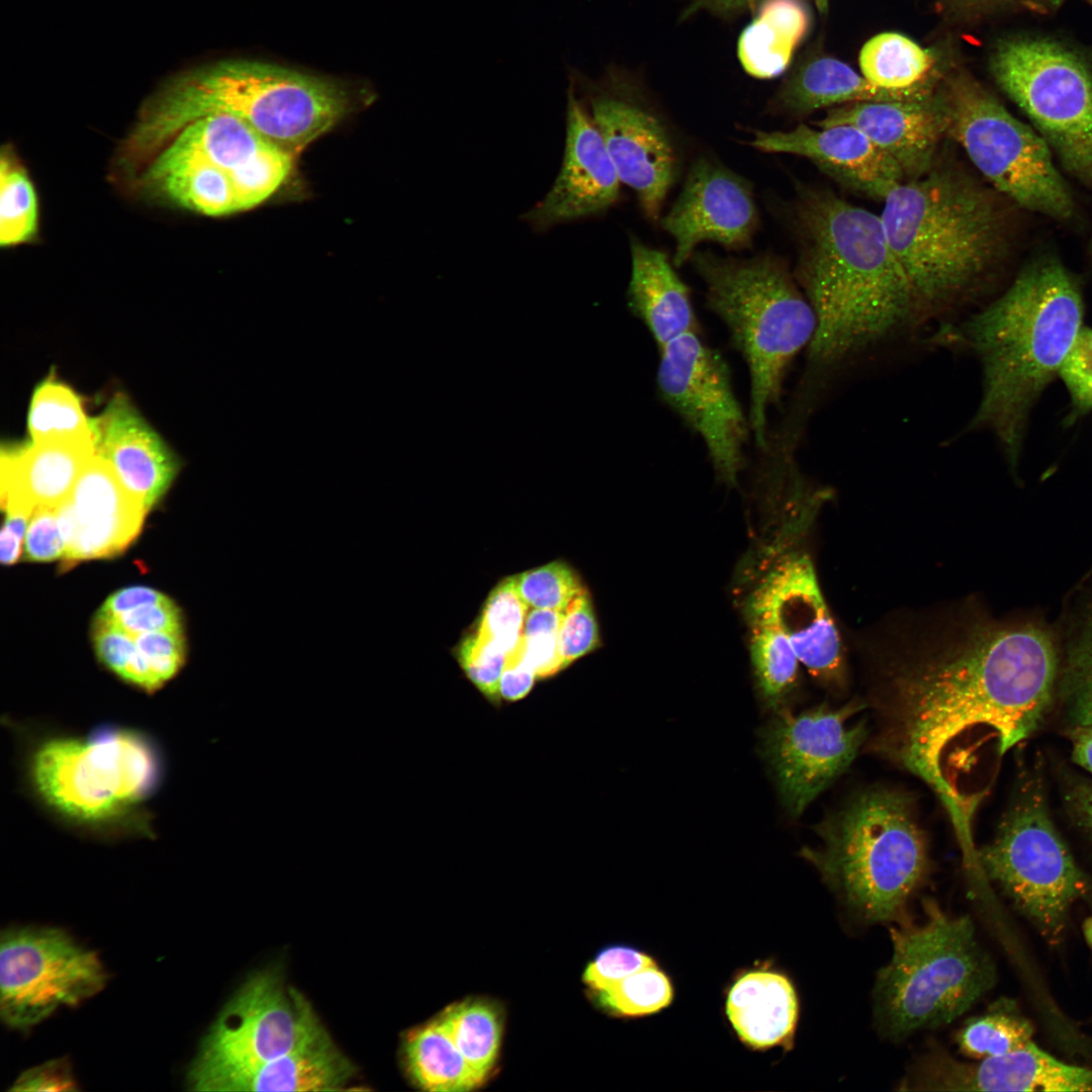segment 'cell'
Returning a JSON list of instances; mask_svg holds the SVG:
<instances>
[{
    "instance_id": "1",
    "label": "cell",
    "mask_w": 1092,
    "mask_h": 1092,
    "mask_svg": "<svg viewBox=\"0 0 1092 1092\" xmlns=\"http://www.w3.org/2000/svg\"><path fill=\"white\" fill-rule=\"evenodd\" d=\"M1058 670L1054 640L1040 626L980 629L896 678L877 749L921 778L959 817L976 734L994 733L1000 755L1025 740L1050 708Z\"/></svg>"
},
{
    "instance_id": "2",
    "label": "cell",
    "mask_w": 1092,
    "mask_h": 1092,
    "mask_svg": "<svg viewBox=\"0 0 1092 1092\" xmlns=\"http://www.w3.org/2000/svg\"><path fill=\"white\" fill-rule=\"evenodd\" d=\"M797 226L795 278L813 309L815 331L794 399L813 407L828 377L915 338L928 321L880 215L830 192L807 190Z\"/></svg>"
},
{
    "instance_id": "3",
    "label": "cell",
    "mask_w": 1092,
    "mask_h": 1092,
    "mask_svg": "<svg viewBox=\"0 0 1092 1092\" xmlns=\"http://www.w3.org/2000/svg\"><path fill=\"white\" fill-rule=\"evenodd\" d=\"M1076 277L1052 255L1030 261L997 299L938 340L969 348L979 359L983 391L970 429H986L1016 466L1028 415L1083 328Z\"/></svg>"
},
{
    "instance_id": "4",
    "label": "cell",
    "mask_w": 1092,
    "mask_h": 1092,
    "mask_svg": "<svg viewBox=\"0 0 1092 1092\" xmlns=\"http://www.w3.org/2000/svg\"><path fill=\"white\" fill-rule=\"evenodd\" d=\"M11 728L24 789L57 823L103 841L154 837L147 804L165 767L152 736L122 726L82 735L32 724Z\"/></svg>"
},
{
    "instance_id": "5",
    "label": "cell",
    "mask_w": 1092,
    "mask_h": 1092,
    "mask_svg": "<svg viewBox=\"0 0 1092 1092\" xmlns=\"http://www.w3.org/2000/svg\"><path fill=\"white\" fill-rule=\"evenodd\" d=\"M880 215L929 322L970 303L1003 251V214L989 191L952 170L892 188Z\"/></svg>"
},
{
    "instance_id": "6",
    "label": "cell",
    "mask_w": 1092,
    "mask_h": 1092,
    "mask_svg": "<svg viewBox=\"0 0 1092 1092\" xmlns=\"http://www.w3.org/2000/svg\"><path fill=\"white\" fill-rule=\"evenodd\" d=\"M693 265L710 309L726 327L749 373V424L757 448L768 435L767 415L779 402L793 360L815 331L813 309L782 259L695 252Z\"/></svg>"
},
{
    "instance_id": "7",
    "label": "cell",
    "mask_w": 1092,
    "mask_h": 1092,
    "mask_svg": "<svg viewBox=\"0 0 1092 1092\" xmlns=\"http://www.w3.org/2000/svg\"><path fill=\"white\" fill-rule=\"evenodd\" d=\"M802 856L860 920L896 921L929 872L927 841L904 793L872 789L817 825Z\"/></svg>"
},
{
    "instance_id": "8",
    "label": "cell",
    "mask_w": 1092,
    "mask_h": 1092,
    "mask_svg": "<svg viewBox=\"0 0 1092 1092\" xmlns=\"http://www.w3.org/2000/svg\"><path fill=\"white\" fill-rule=\"evenodd\" d=\"M925 919L890 927V962L877 976L874 1015L890 1038L947 1024L996 982V968L968 915L951 916L927 899Z\"/></svg>"
},
{
    "instance_id": "9",
    "label": "cell",
    "mask_w": 1092,
    "mask_h": 1092,
    "mask_svg": "<svg viewBox=\"0 0 1092 1092\" xmlns=\"http://www.w3.org/2000/svg\"><path fill=\"white\" fill-rule=\"evenodd\" d=\"M350 107L348 91L324 77L260 61L225 60L178 77L142 115L231 114L295 158Z\"/></svg>"
},
{
    "instance_id": "10",
    "label": "cell",
    "mask_w": 1092,
    "mask_h": 1092,
    "mask_svg": "<svg viewBox=\"0 0 1092 1092\" xmlns=\"http://www.w3.org/2000/svg\"><path fill=\"white\" fill-rule=\"evenodd\" d=\"M938 93L946 134L994 187L1027 210L1057 220L1073 216L1072 193L1036 130L969 76L950 78Z\"/></svg>"
},
{
    "instance_id": "11",
    "label": "cell",
    "mask_w": 1092,
    "mask_h": 1092,
    "mask_svg": "<svg viewBox=\"0 0 1092 1092\" xmlns=\"http://www.w3.org/2000/svg\"><path fill=\"white\" fill-rule=\"evenodd\" d=\"M987 878L1052 945L1059 944L1073 904L1090 884L1053 823L1035 786L1007 811L977 857Z\"/></svg>"
},
{
    "instance_id": "12",
    "label": "cell",
    "mask_w": 1092,
    "mask_h": 1092,
    "mask_svg": "<svg viewBox=\"0 0 1092 1092\" xmlns=\"http://www.w3.org/2000/svg\"><path fill=\"white\" fill-rule=\"evenodd\" d=\"M999 87L1027 115L1062 167L1092 188V71L1045 39L1000 42L991 58Z\"/></svg>"
},
{
    "instance_id": "13",
    "label": "cell",
    "mask_w": 1092,
    "mask_h": 1092,
    "mask_svg": "<svg viewBox=\"0 0 1092 1092\" xmlns=\"http://www.w3.org/2000/svg\"><path fill=\"white\" fill-rule=\"evenodd\" d=\"M327 1030L308 1000L275 970L251 976L205 1034L187 1072L190 1090L296 1052Z\"/></svg>"
},
{
    "instance_id": "14",
    "label": "cell",
    "mask_w": 1092,
    "mask_h": 1092,
    "mask_svg": "<svg viewBox=\"0 0 1092 1092\" xmlns=\"http://www.w3.org/2000/svg\"><path fill=\"white\" fill-rule=\"evenodd\" d=\"M0 938V1016L10 1028L27 1030L106 985L98 954L63 929L13 927Z\"/></svg>"
},
{
    "instance_id": "15",
    "label": "cell",
    "mask_w": 1092,
    "mask_h": 1092,
    "mask_svg": "<svg viewBox=\"0 0 1092 1092\" xmlns=\"http://www.w3.org/2000/svg\"><path fill=\"white\" fill-rule=\"evenodd\" d=\"M656 385L662 401L703 440L720 480L735 485L751 430L723 356L698 331L687 333L659 349Z\"/></svg>"
},
{
    "instance_id": "16",
    "label": "cell",
    "mask_w": 1092,
    "mask_h": 1092,
    "mask_svg": "<svg viewBox=\"0 0 1092 1092\" xmlns=\"http://www.w3.org/2000/svg\"><path fill=\"white\" fill-rule=\"evenodd\" d=\"M863 706H820L794 715L779 712L765 728V755L777 777L789 813L797 817L855 758L867 738L866 720L855 716Z\"/></svg>"
},
{
    "instance_id": "17",
    "label": "cell",
    "mask_w": 1092,
    "mask_h": 1092,
    "mask_svg": "<svg viewBox=\"0 0 1092 1092\" xmlns=\"http://www.w3.org/2000/svg\"><path fill=\"white\" fill-rule=\"evenodd\" d=\"M569 77L570 84L584 92L581 100L604 139L621 182L635 191L646 216L657 220L678 168V154L667 125L621 84L595 86L574 70Z\"/></svg>"
},
{
    "instance_id": "18",
    "label": "cell",
    "mask_w": 1092,
    "mask_h": 1092,
    "mask_svg": "<svg viewBox=\"0 0 1092 1092\" xmlns=\"http://www.w3.org/2000/svg\"><path fill=\"white\" fill-rule=\"evenodd\" d=\"M129 140L136 144L172 141L208 161L233 182L240 211L271 196L294 161L249 124L226 113L172 119L141 117Z\"/></svg>"
},
{
    "instance_id": "19",
    "label": "cell",
    "mask_w": 1092,
    "mask_h": 1092,
    "mask_svg": "<svg viewBox=\"0 0 1092 1092\" xmlns=\"http://www.w3.org/2000/svg\"><path fill=\"white\" fill-rule=\"evenodd\" d=\"M661 226L674 239L675 267L690 260L702 242H715L729 250L745 249L759 226L752 187L720 163L700 158L691 166Z\"/></svg>"
},
{
    "instance_id": "20",
    "label": "cell",
    "mask_w": 1092,
    "mask_h": 1092,
    "mask_svg": "<svg viewBox=\"0 0 1092 1092\" xmlns=\"http://www.w3.org/2000/svg\"><path fill=\"white\" fill-rule=\"evenodd\" d=\"M620 177L586 105L569 84L562 165L551 189L524 215L537 232L597 215L619 197Z\"/></svg>"
},
{
    "instance_id": "21",
    "label": "cell",
    "mask_w": 1092,
    "mask_h": 1092,
    "mask_svg": "<svg viewBox=\"0 0 1092 1092\" xmlns=\"http://www.w3.org/2000/svg\"><path fill=\"white\" fill-rule=\"evenodd\" d=\"M900 1090L924 1091H1092V1068L1064 1063L1032 1040L1000 1057L964 1063L942 1052L921 1058Z\"/></svg>"
},
{
    "instance_id": "22",
    "label": "cell",
    "mask_w": 1092,
    "mask_h": 1092,
    "mask_svg": "<svg viewBox=\"0 0 1092 1092\" xmlns=\"http://www.w3.org/2000/svg\"><path fill=\"white\" fill-rule=\"evenodd\" d=\"M754 589L767 603L799 662L815 677L839 682L843 673L840 637L808 555L781 556Z\"/></svg>"
},
{
    "instance_id": "23",
    "label": "cell",
    "mask_w": 1092,
    "mask_h": 1092,
    "mask_svg": "<svg viewBox=\"0 0 1092 1092\" xmlns=\"http://www.w3.org/2000/svg\"><path fill=\"white\" fill-rule=\"evenodd\" d=\"M147 512L111 466L95 454L69 497L57 507L66 542L61 568L121 553L139 535Z\"/></svg>"
},
{
    "instance_id": "24",
    "label": "cell",
    "mask_w": 1092,
    "mask_h": 1092,
    "mask_svg": "<svg viewBox=\"0 0 1092 1092\" xmlns=\"http://www.w3.org/2000/svg\"><path fill=\"white\" fill-rule=\"evenodd\" d=\"M847 124L892 159L905 180L930 170L946 120L939 97L917 100L862 101L831 108L816 126Z\"/></svg>"
},
{
    "instance_id": "25",
    "label": "cell",
    "mask_w": 1092,
    "mask_h": 1092,
    "mask_svg": "<svg viewBox=\"0 0 1092 1092\" xmlns=\"http://www.w3.org/2000/svg\"><path fill=\"white\" fill-rule=\"evenodd\" d=\"M95 452L125 489L148 511L179 471L176 454L123 394H116L91 421Z\"/></svg>"
},
{
    "instance_id": "26",
    "label": "cell",
    "mask_w": 1092,
    "mask_h": 1092,
    "mask_svg": "<svg viewBox=\"0 0 1092 1092\" xmlns=\"http://www.w3.org/2000/svg\"><path fill=\"white\" fill-rule=\"evenodd\" d=\"M751 146L765 153L807 158L831 176L880 199L905 181L892 159L847 124L816 128L799 124L787 131L756 130Z\"/></svg>"
},
{
    "instance_id": "27",
    "label": "cell",
    "mask_w": 1092,
    "mask_h": 1092,
    "mask_svg": "<svg viewBox=\"0 0 1092 1092\" xmlns=\"http://www.w3.org/2000/svg\"><path fill=\"white\" fill-rule=\"evenodd\" d=\"M95 454L93 435L3 448L2 509L59 507Z\"/></svg>"
},
{
    "instance_id": "28",
    "label": "cell",
    "mask_w": 1092,
    "mask_h": 1092,
    "mask_svg": "<svg viewBox=\"0 0 1092 1092\" xmlns=\"http://www.w3.org/2000/svg\"><path fill=\"white\" fill-rule=\"evenodd\" d=\"M725 1011L746 1046L754 1051L793 1048L799 1000L785 974L768 968L742 973L729 988Z\"/></svg>"
},
{
    "instance_id": "29",
    "label": "cell",
    "mask_w": 1092,
    "mask_h": 1092,
    "mask_svg": "<svg viewBox=\"0 0 1092 1092\" xmlns=\"http://www.w3.org/2000/svg\"><path fill=\"white\" fill-rule=\"evenodd\" d=\"M630 248L628 304L645 325L658 350L687 333L697 332L690 289L667 256L634 237Z\"/></svg>"
},
{
    "instance_id": "30",
    "label": "cell",
    "mask_w": 1092,
    "mask_h": 1092,
    "mask_svg": "<svg viewBox=\"0 0 1092 1092\" xmlns=\"http://www.w3.org/2000/svg\"><path fill=\"white\" fill-rule=\"evenodd\" d=\"M355 1076V1066L326 1032L296 1052L225 1074L208 1091H340Z\"/></svg>"
},
{
    "instance_id": "31",
    "label": "cell",
    "mask_w": 1092,
    "mask_h": 1092,
    "mask_svg": "<svg viewBox=\"0 0 1092 1092\" xmlns=\"http://www.w3.org/2000/svg\"><path fill=\"white\" fill-rule=\"evenodd\" d=\"M934 85L906 91L880 88L845 63L819 58L800 68L783 85L775 105L788 113L803 115L827 106L862 101L917 100L933 95Z\"/></svg>"
},
{
    "instance_id": "32",
    "label": "cell",
    "mask_w": 1092,
    "mask_h": 1092,
    "mask_svg": "<svg viewBox=\"0 0 1092 1092\" xmlns=\"http://www.w3.org/2000/svg\"><path fill=\"white\" fill-rule=\"evenodd\" d=\"M809 16L800 0H764L738 40V58L749 75L769 79L789 66L807 32Z\"/></svg>"
},
{
    "instance_id": "33",
    "label": "cell",
    "mask_w": 1092,
    "mask_h": 1092,
    "mask_svg": "<svg viewBox=\"0 0 1092 1092\" xmlns=\"http://www.w3.org/2000/svg\"><path fill=\"white\" fill-rule=\"evenodd\" d=\"M403 1046L406 1070L424 1090L465 1092L485 1080L461 1054L438 1016L412 1029Z\"/></svg>"
},
{
    "instance_id": "34",
    "label": "cell",
    "mask_w": 1092,
    "mask_h": 1092,
    "mask_svg": "<svg viewBox=\"0 0 1092 1092\" xmlns=\"http://www.w3.org/2000/svg\"><path fill=\"white\" fill-rule=\"evenodd\" d=\"M749 649L760 695L779 708L796 681L799 659L764 599L753 589L745 604Z\"/></svg>"
},
{
    "instance_id": "35",
    "label": "cell",
    "mask_w": 1092,
    "mask_h": 1092,
    "mask_svg": "<svg viewBox=\"0 0 1092 1092\" xmlns=\"http://www.w3.org/2000/svg\"><path fill=\"white\" fill-rule=\"evenodd\" d=\"M934 64L931 51L896 32L875 35L859 53L862 76L872 84L892 91L934 85L931 78Z\"/></svg>"
},
{
    "instance_id": "36",
    "label": "cell",
    "mask_w": 1092,
    "mask_h": 1092,
    "mask_svg": "<svg viewBox=\"0 0 1092 1092\" xmlns=\"http://www.w3.org/2000/svg\"><path fill=\"white\" fill-rule=\"evenodd\" d=\"M1034 1027L1015 1004L1004 999L968 1020L956 1034L960 1052L971 1059L1000 1057L1025 1046Z\"/></svg>"
},
{
    "instance_id": "37",
    "label": "cell",
    "mask_w": 1092,
    "mask_h": 1092,
    "mask_svg": "<svg viewBox=\"0 0 1092 1092\" xmlns=\"http://www.w3.org/2000/svg\"><path fill=\"white\" fill-rule=\"evenodd\" d=\"M438 1018L467 1062L486 1078L500 1044L495 1010L484 1002L464 1001L450 1005Z\"/></svg>"
},
{
    "instance_id": "38",
    "label": "cell",
    "mask_w": 1092,
    "mask_h": 1092,
    "mask_svg": "<svg viewBox=\"0 0 1092 1092\" xmlns=\"http://www.w3.org/2000/svg\"><path fill=\"white\" fill-rule=\"evenodd\" d=\"M27 428L30 442L34 443L93 435L79 395L53 377L34 389Z\"/></svg>"
},
{
    "instance_id": "39",
    "label": "cell",
    "mask_w": 1092,
    "mask_h": 1092,
    "mask_svg": "<svg viewBox=\"0 0 1092 1092\" xmlns=\"http://www.w3.org/2000/svg\"><path fill=\"white\" fill-rule=\"evenodd\" d=\"M38 205L33 185L7 149L0 162V244L29 242L37 232Z\"/></svg>"
},
{
    "instance_id": "40",
    "label": "cell",
    "mask_w": 1092,
    "mask_h": 1092,
    "mask_svg": "<svg viewBox=\"0 0 1092 1092\" xmlns=\"http://www.w3.org/2000/svg\"><path fill=\"white\" fill-rule=\"evenodd\" d=\"M593 994L599 1005L613 1015L641 1017L669 1006L674 993L670 978L655 964Z\"/></svg>"
},
{
    "instance_id": "41",
    "label": "cell",
    "mask_w": 1092,
    "mask_h": 1092,
    "mask_svg": "<svg viewBox=\"0 0 1092 1092\" xmlns=\"http://www.w3.org/2000/svg\"><path fill=\"white\" fill-rule=\"evenodd\" d=\"M1083 607L1074 622L1062 678L1069 716L1077 728L1092 725V596Z\"/></svg>"
},
{
    "instance_id": "42",
    "label": "cell",
    "mask_w": 1092,
    "mask_h": 1092,
    "mask_svg": "<svg viewBox=\"0 0 1092 1092\" xmlns=\"http://www.w3.org/2000/svg\"><path fill=\"white\" fill-rule=\"evenodd\" d=\"M516 587L528 607L564 612L584 587L571 567L555 561L514 576Z\"/></svg>"
},
{
    "instance_id": "43",
    "label": "cell",
    "mask_w": 1092,
    "mask_h": 1092,
    "mask_svg": "<svg viewBox=\"0 0 1092 1092\" xmlns=\"http://www.w3.org/2000/svg\"><path fill=\"white\" fill-rule=\"evenodd\" d=\"M527 609L515 577H508L488 597L475 630L509 653L522 639Z\"/></svg>"
},
{
    "instance_id": "44",
    "label": "cell",
    "mask_w": 1092,
    "mask_h": 1092,
    "mask_svg": "<svg viewBox=\"0 0 1092 1092\" xmlns=\"http://www.w3.org/2000/svg\"><path fill=\"white\" fill-rule=\"evenodd\" d=\"M457 655L467 677L491 703L498 704L499 679L508 652L475 630L462 640Z\"/></svg>"
},
{
    "instance_id": "45",
    "label": "cell",
    "mask_w": 1092,
    "mask_h": 1092,
    "mask_svg": "<svg viewBox=\"0 0 1092 1092\" xmlns=\"http://www.w3.org/2000/svg\"><path fill=\"white\" fill-rule=\"evenodd\" d=\"M563 613L532 608L527 614L523 642L537 677L545 678L562 669L559 629Z\"/></svg>"
},
{
    "instance_id": "46",
    "label": "cell",
    "mask_w": 1092,
    "mask_h": 1092,
    "mask_svg": "<svg viewBox=\"0 0 1092 1092\" xmlns=\"http://www.w3.org/2000/svg\"><path fill=\"white\" fill-rule=\"evenodd\" d=\"M599 644V628L587 592L584 589L567 606L559 629L562 669Z\"/></svg>"
},
{
    "instance_id": "47",
    "label": "cell",
    "mask_w": 1092,
    "mask_h": 1092,
    "mask_svg": "<svg viewBox=\"0 0 1092 1092\" xmlns=\"http://www.w3.org/2000/svg\"><path fill=\"white\" fill-rule=\"evenodd\" d=\"M1071 397L1067 423L1092 412V329L1083 327L1059 372Z\"/></svg>"
},
{
    "instance_id": "48",
    "label": "cell",
    "mask_w": 1092,
    "mask_h": 1092,
    "mask_svg": "<svg viewBox=\"0 0 1092 1092\" xmlns=\"http://www.w3.org/2000/svg\"><path fill=\"white\" fill-rule=\"evenodd\" d=\"M655 964L651 956L640 949L614 945L603 949L587 965L583 981L596 992Z\"/></svg>"
},
{
    "instance_id": "49",
    "label": "cell",
    "mask_w": 1092,
    "mask_h": 1092,
    "mask_svg": "<svg viewBox=\"0 0 1092 1092\" xmlns=\"http://www.w3.org/2000/svg\"><path fill=\"white\" fill-rule=\"evenodd\" d=\"M133 638L138 651L163 688L185 663L186 646L183 631L148 632Z\"/></svg>"
},
{
    "instance_id": "50",
    "label": "cell",
    "mask_w": 1092,
    "mask_h": 1092,
    "mask_svg": "<svg viewBox=\"0 0 1092 1092\" xmlns=\"http://www.w3.org/2000/svg\"><path fill=\"white\" fill-rule=\"evenodd\" d=\"M23 557L27 561L47 562L63 558L66 552L57 508L37 507L27 526Z\"/></svg>"
},
{
    "instance_id": "51",
    "label": "cell",
    "mask_w": 1092,
    "mask_h": 1092,
    "mask_svg": "<svg viewBox=\"0 0 1092 1092\" xmlns=\"http://www.w3.org/2000/svg\"><path fill=\"white\" fill-rule=\"evenodd\" d=\"M92 641L99 662L121 678L138 651L134 638L111 622L94 618Z\"/></svg>"
},
{
    "instance_id": "52",
    "label": "cell",
    "mask_w": 1092,
    "mask_h": 1092,
    "mask_svg": "<svg viewBox=\"0 0 1092 1092\" xmlns=\"http://www.w3.org/2000/svg\"><path fill=\"white\" fill-rule=\"evenodd\" d=\"M102 620L111 622L132 637L148 632L183 631L180 611L171 599Z\"/></svg>"
},
{
    "instance_id": "53",
    "label": "cell",
    "mask_w": 1092,
    "mask_h": 1092,
    "mask_svg": "<svg viewBox=\"0 0 1092 1092\" xmlns=\"http://www.w3.org/2000/svg\"><path fill=\"white\" fill-rule=\"evenodd\" d=\"M10 1091H78L69 1061L54 1059L23 1071Z\"/></svg>"
},
{
    "instance_id": "54",
    "label": "cell",
    "mask_w": 1092,
    "mask_h": 1092,
    "mask_svg": "<svg viewBox=\"0 0 1092 1092\" xmlns=\"http://www.w3.org/2000/svg\"><path fill=\"white\" fill-rule=\"evenodd\" d=\"M536 677V671L526 654L522 636L520 643L507 655L499 679V697L508 702L524 698L531 691Z\"/></svg>"
},
{
    "instance_id": "55",
    "label": "cell",
    "mask_w": 1092,
    "mask_h": 1092,
    "mask_svg": "<svg viewBox=\"0 0 1092 1092\" xmlns=\"http://www.w3.org/2000/svg\"><path fill=\"white\" fill-rule=\"evenodd\" d=\"M169 600L164 594L148 586H128L110 595L96 614L99 619H111L133 609Z\"/></svg>"
},
{
    "instance_id": "56",
    "label": "cell",
    "mask_w": 1092,
    "mask_h": 1092,
    "mask_svg": "<svg viewBox=\"0 0 1092 1092\" xmlns=\"http://www.w3.org/2000/svg\"><path fill=\"white\" fill-rule=\"evenodd\" d=\"M3 511L5 519L0 537V559L3 565H12L20 557L22 540L33 512L17 508Z\"/></svg>"
},
{
    "instance_id": "57",
    "label": "cell",
    "mask_w": 1092,
    "mask_h": 1092,
    "mask_svg": "<svg viewBox=\"0 0 1092 1092\" xmlns=\"http://www.w3.org/2000/svg\"><path fill=\"white\" fill-rule=\"evenodd\" d=\"M764 0H690L682 17L687 18L700 10H707L721 15L753 10Z\"/></svg>"
},
{
    "instance_id": "58",
    "label": "cell",
    "mask_w": 1092,
    "mask_h": 1092,
    "mask_svg": "<svg viewBox=\"0 0 1092 1092\" xmlns=\"http://www.w3.org/2000/svg\"><path fill=\"white\" fill-rule=\"evenodd\" d=\"M1068 802L1079 825L1092 835V784L1075 785L1068 794Z\"/></svg>"
},
{
    "instance_id": "59",
    "label": "cell",
    "mask_w": 1092,
    "mask_h": 1092,
    "mask_svg": "<svg viewBox=\"0 0 1092 1092\" xmlns=\"http://www.w3.org/2000/svg\"><path fill=\"white\" fill-rule=\"evenodd\" d=\"M1073 759L1092 774V725L1078 727L1073 737Z\"/></svg>"
},
{
    "instance_id": "60",
    "label": "cell",
    "mask_w": 1092,
    "mask_h": 1092,
    "mask_svg": "<svg viewBox=\"0 0 1092 1092\" xmlns=\"http://www.w3.org/2000/svg\"><path fill=\"white\" fill-rule=\"evenodd\" d=\"M1083 933L1089 946L1092 948V916L1083 923Z\"/></svg>"
},
{
    "instance_id": "61",
    "label": "cell",
    "mask_w": 1092,
    "mask_h": 1092,
    "mask_svg": "<svg viewBox=\"0 0 1092 1092\" xmlns=\"http://www.w3.org/2000/svg\"><path fill=\"white\" fill-rule=\"evenodd\" d=\"M1091 251H1092V241H1091Z\"/></svg>"
}]
</instances>
